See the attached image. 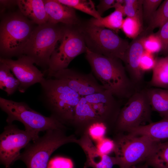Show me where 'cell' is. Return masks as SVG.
<instances>
[{"label":"cell","instance_id":"4dcf8cb0","mask_svg":"<svg viewBox=\"0 0 168 168\" xmlns=\"http://www.w3.org/2000/svg\"><path fill=\"white\" fill-rule=\"evenodd\" d=\"M162 1V0H143V20L149 22Z\"/></svg>","mask_w":168,"mask_h":168},{"label":"cell","instance_id":"ac0fdd59","mask_svg":"<svg viewBox=\"0 0 168 168\" xmlns=\"http://www.w3.org/2000/svg\"><path fill=\"white\" fill-rule=\"evenodd\" d=\"M101 123L84 97H82L77 105L71 125L76 133L81 136L87 132L89 128L93 124Z\"/></svg>","mask_w":168,"mask_h":168},{"label":"cell","instance_id":"ba28073f","mask_svg":"<svg viewBox=\"0 0 168 168\" xmlns=\"http://www.w3.org/2000/svg\"><path fill=\"white\" fill-rule=\"evenodd\" d=\"M87 47L78 25L63 24L62 35L50 57L48 68L44 72L47 77L60 70L68 68L70 63L78 55L86 53Z\"/></svg>","mask_w":168,"mask_h":168},{"label":"cell","instance_id":"836d02e7","mask_svg":"<svg viewBox=\"0 0 168 168\" xmlns=\"http://www.w3.org/2000/svg\"><path fill=\"white\" fill-rule=\"evenodd\" d=\"M156 33L162 43V48L160 52L165 56H168V21L159 28Z\"/></svg>","mask_w":168,"mask_h":168},{"label":"cell","instance_id":"6da1fadb","mask_svg":"<svg viewBox=\"0 0 168 168\" xmlns=\"http://www.w3.org/2000/svg\"><path fill=\"white\" fill-rule=\"evenodd\" d=\"M85 53L95 77L118 99L128 100L141 89L131 80L120 59L93 53L87 48Z\"/></svg>","mask_w":168,"mask_h":168},{"label":"cell","instance_id":"30bf717a","mask_svg":"<svg viewBox=\"0 0 168 168\" xmlns=\"http://www.w3.org/2000/svg\"><path fill=\"white\" fill-rule=\"evenodd\" d=\"M152 111L145 88L137 91L121 109L114 128L116 133H127L147 122H152Z\"/></svg>","mask_w":168,"mask_h":168},{"label":"cell","instance_id":"7402d4cb","mask_svg":"<svg viewBox=\"0 0 168 168\" xmlns=\"http://www.w3.org/2000/svg\"><path fill=\"white\" fill-rule=\"evenodd\" d=\"M152 75L148 82L150 87L168 89V56L156 57Z\"/></svg>","mask_w":168,"mask_h":168},{"label":"cell","instance_id":"cb8c5ba5","mask_svg":"<svg viewBox=\"0 0 168 168\" xmlns=\"http://www.w3.org/2000/svg\"><path fill=\"white\" fill-rule=\"evenodd\" d=\"M18 80L11 72L9 67L0 62V88L7 93V96L14 94L18 90Z\"/></svg>","mask_w":168,"mask_h":168},{"label":"cell","instance_id":"e575fe53","mask_svg":"<svg viewBox=\"0 0 168 168\" xmlns=\"http://www.w3.org/2000/svg\"><path fill=\"white\" fill-rule=\"evenodd\" d=\"M72 161L69 159L62 157H56L51 159L47 168H73Z\"/></svg>","mask_w":168,"mask_h":168},{"label":"cell","instance_id":"8992f818","mask_svg":"<svg viewBox=\"0 0 168 168\" xmlns=\"http://www.w3.org/2000/svg\"><path fill=\"white\" fill-rule=\"evenodd\" d=\"M116 165L130 168L146 161L159 142L143 135L116 133L113 140Z\"/></svg>","mask_w":168,"mask_h":168},{"label":"cell","instance_id":"3957f363","mask_svg":"<svg viewBox=\"0 0 168 168\" xmlns=\"http://www.w3.org/2000/svg\"><path fill=\"white\" fill-rule=\"evenodd\" d=\"M0 58L19 57L23 55L36 24L25 16L19 9L0 16Z\"/></svg>","mask_w":168,"mask_h":168},{"label":"cell","instance_id":"2e32d148","mask_svg":"<svg viewBox=\"0 0 168 168\" xmlns=\"http://www.w3.org/2000/svg\"><path fill=\"white\" fill-rule=\"evenodd\" d=\"M76 143L81 147L86 155L84 168H113L116 165L115 157L101 153L93 144L87 132L77 139Z\"/></svg>","mask_w":168,"mask_h":168},{"label":"cell","instance_id":"5b68a950","mask_svg":"<svg viewBox=\"0 0 168 168\" xmlns=\"http://www.w3.org/2000/svg\"><path fill=\"white\" fill-rule=\"evenodd\" d=\"M78 26L89 50L122 61L129 44L127 40L120 37L114 31L95 26L89 21L81 22Z\"/></svg>","mask_w":168,"mask_h":168},{"label":"cell","instance_id":"7c38bea8","mask_svg":"<svg viewBox=\"0 0 168 168\" xmlns=\"http://www.w3.org/2000/svg\"><path fill=\"white\" fill-rule=\"evenodd\" d=\"M48 78L63 81L81 97L101 92L106 90L98 83L92 72L84 73L67 68L58 71Z\"/></svg>","mask_w":168,"mask_h":168},{"label":"cell","instance_id":"8fae6325","mask_svg":"<svg viewBox=\"0 0 168 168\" xmlns=\"http://www.w3.org/2000/svg\"><path fill=\"white\" fill-rule=\"evenodd\" d=\"M39 133L20 129L16 125L8 124L0 135V160L6 168H10L18 160L21 150L31 141L39 137Z\"/></svg>","mask_w":168,"mask_h":168},{"label":"cell","instance_id":"83f0119b","mask_svg":"<svg viewBox=\"0 0 168 168\" xmlns=\"http://www.w3.org/2000/svg\"><path fill=\"white\" fill-rule=\"evenodd\" d=\"M143 22L136 18L127 16L124 20L121 29L127 37L133 40L143 31Z\"/></svg>","mask_w":168,"mask_h":168},{"label":"cell","instance_id":"f546056e","mask_svg":"<svg viewBox=\"0 0 168 168\" xmlns=\"http://www.w3.org/2000/svg\"><path fill=\"white\" fill-rule=\"evenodd\" d=\"M144 50L154 54L161 52L162 44L160 39L156 33H151L145 35L142 40Z\"/></svg>","mask_w":168,"mask_h":168},{"label":"cell","instance_id":"52a82bcc","mask_svg":"<svg viewBox=\"0 0 168 168\" xmlns=\"http://www.w3.org/2000/svg\"><path fill=\"white\" fill-rule=\"evenodd\" d=\"M0 107L7 115L6 122L21 123L25 130L40 133L53 129L66 130V125L51 116H45L30 107L24 102H16L0 97Z\"/></svg>","mask_w":168,"mask_h":168},{"label":"cell","instance_id":"d4e9b609","mask_svg":"<svg viewBox=\"0 0 168 168\" xmlns=\"http://www.w3.org/2000/svg\"><path fill=\"white\" fill-rule=\"evenodd\" d=\"M123 16L120 12L115 10L105 17L100 19L93 17L89 21L95 26L109 29L116 32L121 28L124 20Z\"/></svg>","mask_w":168,"mask_h":168},{"label":"cell","instance_id":"484cf974","mask_svg":"<svg viewBox=\"0 0 168 168\" xmlns=\"http://www.w3.org/2000/svg\"><path fill=\"white\" fill-rule=\"evenodd\" d=\"M168 21V0H165L161 3L149 22L145 29L148 34L152 33L156 28H160Z\"/></svg>","mask_w":168,"mask_h":168},{"label":"cell","instance_id":"4fadbf2b","mask_svg":"<svg viewBox=\"0 0 168 168\" xmlns=\"http://www.w3.org/2000/svg\"><path fill=\"white\" fill-rule=\"evenodd\" d=\"M107 129L114 128L121 108V100L105 90L84 96Z\"/></svg>","mask_w":168,"mask_h":168},{"label":"cell","instance_id":"1f68e13d","mask_svg":"<svg viewBox=\"0 0 168 168\" xmlns=\"http://www.w3.org/2000/svg\"><path fill=\"white\" fill-rule=\"evenodd\" d=\"M107 129L103 123H96L89 128L88 133L91 139L98 141L104 138Z\"/></svg>","mask_w":168,"mask_h":168},{"label":"cell","instance_id":"74e56055","mask_svg":"<svg viewBox=\"0 0 168 168\" xmlns=\"http://www.w3.org/2000/svg\"><path fill=\"white\" fill-rule=\"evenodd\" d=\"M0 16L5 14L7 10L18 6L17 0H0Z\"/></svg>","mask_w":168,"mask_h":168},{"label":"cell","instance_id":"277c9868","mask_svg":"<svg viewBox=\"0 0 168 168\" xmlns=\"http://www.w3.org/2000/svg\"><path fill=\"white\" fill-rule=\"evenodd\" d=\"M66 130L53 129L46 131L44 135L29 143L21 153L18 160L26 168H47L49 158L58 148L65 144L76 143L75 135L66 133Z\"/></svg>","mask_w":168,"mask_h":168},{"label":"cell","instance_id":"4316f807","mask_svg":"<svg viewBox=\"0 0 168 168\" xmlns=\"http://www.w3.org/2000/svg\"><path fill=\"white\" fill-rule=\"evenodd\" d=\"M60 3L74 9H77L89 14L96 19L102 17L96 9L94 4L90 0H58Z\"/></svg>","mask_w":168,"mask_h":168},{"label":"cell","instance_id":"f1b7e54d","mask_svg":"<svg viewBox=\"0 0 168 168\" xmlns=\"http://www.w3.org/2000/svg\"><path fill=\"white\" fill-rule=\"evenodd\" d=\"M143 0H124V13L127 17L137 18L143 21Z\"/></svg>","mask_w":168,"mask_h":168},{"label":"cell","instance_id":"d6a6232c","mask_svg":"<svg viewBox=\"0 0 168 168\" xmlns=\"http://www.w3.org/2000/svg\"><path fill=\"white\" fill-rule=\"evenodd\" d=\"M156 59L154 54L144 51L140 63V69L142 72L144 73L152 70L155 64Z\"/></svg>","mask_w":168,"mask_h":168},{"label":"cell","instance_id":"e0dca14e","mask_svg":"<svg viewBox=\"0 0 168 168\" xmlns=\"http://www.w3.org/2000/svg\"><path fill=\"white\" fill-rule=\"evenodd\" d=\"M44 1L48 22L54 24L61 23L68 26L77 25L80 23L75 9L62 4L58 0Z\"/></svg>","mask_w":168,"mask_h":168},{"label":"cell","instance_id":"d6986e66","mask_svg":"<svg viewBox=\"0 0 168 168\" xmlns=\"http://www.w3.org/2000/svg\"><path fill=\"white\" fill-rule=\"evenodd\" d=\"M18 9L27 19L37 25L48 21L44 0H17Z\"/></svg>","mask_w":168,"mask_h":168},{"label":"cell","instance_id":"d590c367","mask_svg":"<svg viewBox=\"0 0 168 168\" xmlns=\"http://www.w3.org/2000/svg\"><path fill=\"white\" fill-rule=\"evenodd\" d=\"M96 147L102 153L109 155L110 153L114 152V143L113 140L104 138L98 141Z\"/></svg>","mask_w":168,"mask_h":168},{"label":"cell","instance_id":"603a6c76","mask_svg":"<svg viewBox=\"0 0 168 168\" xmlns=\"http://www.w3.org/2000/svg\"><path fill=\"white\" fill-rule=\"evenodd\" d=\"M145 162L153 168H168V140L158 142Z\"/></svg>","mask_w":168,"mask_h":168},{"label":"cell","instance_id":"ffe728a7","mask_svg":"<svg viewBox=\"0 0 168 168\" xmlns=\"http://www.w3.org/2000/svg\"><path fill=\"white\" fill-rule=\"evenodd\" d=\"M128 133L147 136L158 142L168 140V118L158 121L141 125Z\"/></svg>","mask_w":168,"mask_h":168},{"label":"cell","instance_id":"ab89813d","mask_svg":"<svg viewBox=\"0 0 168 168\" xmlns=\"http://www.w3.org/2000/svg\"></svg>","mask_w":168,"mask_h":168},{"label":"cell","instance_id":"9a60e30c","mask_svg":"<svg viewBox=\"0 0 168 168\" xmlns=\"http://www.w3.org/2000/svg\"><path fill=\"white\" fill-rule=\"evenodd\" d=\"M148 34L144 30L137 38L129 43V47L122 60L124 63L125 68L130 78L139 88L144 83V74L140 68V63L144 49L142 40L144 37Z\"/></svg>","mask_w":168,"mask_h":168},{"label":"cell","instance_id":"7a4b0ae2","mask_svg":"<svg viewBox=\"0 0 168 168\" xmlns=\"http://www.w3.org/2000/svg\"><path fill=\"white\" fill-rule=\"evenodd\" d=\"M39 99L53 116L65 125H71L81 96L63 81L44 78L40 83Z\"/></svg>","mask_w":168,"mask_h":168},{"label":"cell","instance_id":"9c48e42d","mask_svg":"<svg viewBox=\"0 0 168 168\" xmlns=\"http://www.w3.org/2000/svg\"><path fill=\"white\" fill-rule=\"evenodd\" d=\"M59 24L48 21L37 25L23 51V55L31 58L44 72L48 69L50 57L62 34L63 24Z\"/></svg>","mask_w":168,"mask_h":168},{"label":"cell","instance_id":"44dd1931","mask_svg":"<svg viewBox=\"0 0 168 168\" xmlns=\"http://www.w3.org/2000/svg\"><path fill=\"white\" fill-rule=\"evenodd\" d=\"M147 95L152 110L163 118H168V89L145 88Z\"/></svg>","mask_w":168,"mask_h":168},{"label":"cell","instance_id":"8d00e7d4","mask_svg":"<svg viewBox=\"0 0 168 168\" xmlns=\"http://www.w3.org/2000/svg\"><path fill=\"white\" fill-rule=\"evenodd\" d=\"M115 2V0H101L96 6V10L99 15L101 16L106 11L111 8Z\"/></svg>","mask_w":168,"mask_h":168},{"label":"cell","instance_id":"f35d334b","mask_svg":"<svg viewBox=\"0 0 168 168\" xmlns=\"http://www.w3.org/2000/svg\"><path fill=\"white\" fill-rule=\"evenodd\" d=\"M132 168H149V166L145 164L144 166H140L135 167L133 166Z\"/></svg>","mask_w":168,"mask_h":168},{"label":"cell","instance_id":"5bb4252c","mask_svg":"<svg viewBox=\"0 0 168 168\" xmlns=\"http://www.w3.org/2000/svg\"><path fill=\"white\" fill-rule=\"evenodd\" d=\"M0 62L7 65L19 82L18 91L25 92L30 86L40 83L44 74L34 65V61L25 55L16 60L0 58Z\"/></svg>","mask_w":168,"mask_h":168}]
</instances>
